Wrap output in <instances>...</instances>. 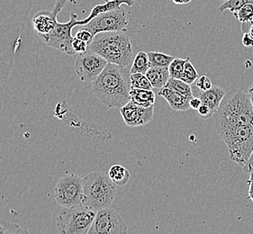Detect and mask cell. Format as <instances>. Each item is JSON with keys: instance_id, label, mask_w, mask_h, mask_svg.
Returning <instances> with one entry per match:
<instances>
[{"instance_id": "6da1fadb", "label": "cell", "mask_w": 253, "mask_h": 234, "mask_svg": "<svg viewBox=\"0 0 253 234\" xmlns=\"http://www.w3.org/2000/svg\"><path fill=\"white\" fill-rule=\"evenodd\" d=\"M213 118L219 136L234 129L253 125V105L248 93L242 89L226 92Z\"/></svg>"}, {"instance_id": "7a4b0ae2", "label": "cell", "mask_w": 253, "mask_h": 234, "mask_svg": "<svg viewBox=\"0 0 253 234\" xmlns=\"http://www.w3.org/2000/svg\"><path fill=\"white\" fill-rule=\"evenodd\" d=\"M126 69L108 62L92 82L94 95L107 107L121 108L131 100L130 76Z\"/></svg>"}, {"instance_id": "3957f363", "label": "cell", "mask_w": 253, "mask_h": 234, "mask_svg": "<svg viewBox=\"0 0 253 234\" xmlns=\"http://www.w3.org/2000/svg\"><path fill=\"white\" fill-rule=\"evenodd\" d=\"M88 48L107 62L127 68L132 60V45L124 32H105L94 36Z\"/></svg>"}, {"instance_id": "277c9868", "label": "cell", "mask_w": 253, "mask_h": 234, "mask_svg": "<svg viewBox=\"0 0 253 234\" xmlns=\"http://www.w3.org/2000/svg\"><path fill=\"white\" fill-rule=\"evenodd\" d=\"M84 205L95 211L111 207L117 195L116 184L102 172L94 171L82 178Z\"/></svg>"}, {"instance_id": "5b68a950", "label": "cell", "mask_w": 253, "mask_h": 234, "mask_svg": "<svg viewBox=\"0 0 253 234\" xmlns=\"http://www.w3.org/2000/svg\"><path fill=\"white\" fill-rule=\"evenodd\" d=\"M96 211L86 205L61 209L56 219L57 229L61 234H86L95 219Z\"/></svg>"}, {"instance_id": "8992f818", "label": "cell", "mask_w": 253, "mask_h": 234, "mask_svg": "<svg viewBox=\"0 0 253 234\" xmlns=\"http://www.w3.org/2000/svg\"><path fill=\"white\" fill-rule=\"evenodd\" d=\"M56 202L62 207L74 208L84 205V191L82 178L76 174H65L54 188Z\"/></svg>"}, {"instance_id": "52a82bcc", "label": "cell", "mask_w": 253, "mask_h": 234, "mask_svg": "<svg viewBox=\"0 0 253 234\" xmlns=\"http://www.w3.org/2000/svg\"><path fill=\"white\" fill-rule=\"evenodd\" d=\"M128 26L126 10L120 7L118 9L102 13L89 21L82 28L89 31L92 36L105 32H125Z\"/></svg>"}, {"instance_id": "ba28073f", "label": "cell", "mask_w": 253, "mask_h": 234, "mask_svg": "<svg viewBox=\"0 0 253 234\" xmlns=\"http://www.w3.org/2000/svg\"><path fill=\"white\" fill-rule=\"evenodd\" d=\"M88 234H126L127 225L117 210L107 207L96 211Z\"/></svg>"}, {"instance_id": "9c48e42d", "label": "cell", "mask_w": 253, "mask_h": 234, "mask_svg": "<svg viewBox=\"0 0 253 234\" xmlns=\"http://www.w3.org/2000/svg\"><path fill=\"white\" fill-rule=\"evenodd\" d=\"M81 26V20L78 19V15L75 13H71V18L68 22L61 23L57 22L54 30L47 37L44 42L51 48L72 55L75 52L72 49V41L74 37L71 35L72 29L75 26Z\"/></svg>"}, {"instance_id": "30bf717a", "label": "cell", "mask_w": 253, "mask_h": 234, "mask_svg": "<svg viewBox=\"0 0 253 234\" xmlns=\"http://www.w3.org/2000/svg\"><path fill=\"white\" fill-rule=\"evenodd\" d=\"M107 63L103 57L88 48L77 57L74 69L81 81L93 82L104 71Z\"/></svg>"}, {"instance_id": "8fae6325", "label": "cell", "mask_w": 253, "mask_h": 234, "mask_svg": "<svg viewBox=\"0 0 253 234\" xmlns=\"http://www.w3.org/2000/svg\"><path fill=\"white\" fill-rule=\"evenodd\" d=\"M67 1L68 0H57L52 10H42L34 16L32 20L33 28L36 36L43 42L54 30L58 22V15L66 5Z\"/></svg>"}, {"instance_id": "7c38bea8", "label": "cell", "mask_w": 253, "mask_h": 234, "mask_svg": "<svg viewBox=\"0 0 253 234\" xmlns=\"http://www.w3.org/2000/svg\"><path fill=\"white\" fill-rule=\"evenodd\" d=\"M120 114L124 119V122L128 126H142L152 122L154 117V106L150 107H141L130 100L120 108Z\"/></svg>"}, {"instance_id": "4fadbf2b", "label": "cell", "mask_w": 253, "mask_h": 234, "mask_svg": "<svg viewBox=\"0 0 253 234\" xmlns=\"http://www.w3.org/2000/svg\"><path fill=\"white\" fill-rule=\"evenodd\" d=\"M192 86V85H191ZM193 96L198 97L203 104L210 107L213 112H216L218 107L223 101V97L226 94V91L218 86H213L207 91H201L198 87L192 86Z\"/></svg>"}, {"instance_id": "5bb4252c", "label": "cell", "mask_w": 253, "mask_h": 234, "mask_svg": "<svg viewBox=\"0 0 253 234\" xmlns=\"http://www.w3.org/2000/svg\"><path fill=\"white\" fill-rule=\"evenodd\" d=\"M158 94L160 97H163L169 105V107L175 111L182 112L190 108L189 98L175 91L170 87H163L160 89Z\"/></svg>"}, {"instance_id": "9a60e30c", "label": "cell", "mask_w": 253, "mask_h": 234, "mask_svg": "<svg viewBox=\"0 0 253 234\" xmlns=\"http://www.w3.org/2000/svg\"><path fill=\"white\" fill-rule=\"evenodd\" d=\"M135 3V0H107L104 4L96 5L92 8L90 14L87 17L81 20V26H85L89 21L92 20L96 15L108 12V11L115 10L121 7L122 5H126L128 6H132Z\"/></svg>"}, {"instance_id": "2e32d148", "label": "cell", "mask_w": 253, "mask_h": 234, "mask_svg": "<svg viewBox=\"0 0 253 234\" xmlns=\"http://www.w3.org/2000/svg\"><path fill=\"white\" fill-rule=\"evenodd\" d=\"M147 78L152 83L153 88H162L166 86L168 80L169 79V68H160V67H151L146 73Z\"/></svg>"}, {"instance_id": "e0dca14e", "label": "cell", "mask_w": 253, "mask_h": 234, "mask_svg": "<svg viewBox=\"0 0 253 234\" xmlns=\"http://www.w3.org/2000/svg\"><path fill=\"white\" fill-rule=\"evenodd\" d=\"M131 101L138 106L143 107H150L155 104V94L152 89H142V88H131L130 90Z\"/></svg>"}, {"instance_id": "ac0fdd59", "label": "cell", "mask_w": 253, "mask_h": 234, "mask_svg": "<svg viewBox=\"0 0 253 234\" xmlns=\"http://www.w3.org/2000/svg\"><path fill=\"white\" fill-rule=\"evenodd\" d=\"M108 177L117 186H125L130 180V172L124 166L117 164L113 165L109 169Z\"/></svg>"}, {"instance_id": "d6986e66", "label": "cell", "mask_w": 253, "mask_h": 234, "mask_svg": "<svg viewBox=\"0 0 253 234\" xmlns=\"http://www.w3.org/2000/svg\"><path fill=\"white\" fill-rule=\"evenodd\" d=\"M151 68L148 53L145 51H139L132 62L130 73H142L145 74L147 71Z\"/></svg>"}, {"instance_id": "ffe728a7", "label": "cell", "mask_w": 253, "mask_h": 234, "mask_svg": "<svg viewBox=\"0 0 253 234\" xmlns=\"http://www.w3.org/2000/svg\"><path fill=\"white\" fill-rule=\"evenodd\" d=\"M148 57L151 67H160V68H169L170 62L174 60V57L159 51H149Z\"/></svg>"}, {"instance_id": "44dd1931", "label": "cell", "mask_w": 253, "mask_h": 234, "mask_svg": "<svg viewBox=\"0 0 253 234\" xmlns=\"http://www.w3.org/2000/svg\"><path fill=\"white\" fill-rule=\"evenodd\" d=\"M165 87L172 88L175 91L178 92L179 94H181L189 99L193 97L192 86L179 78H169Z\"/></svg>"}, {"instance_id": "7402d4cb", "label": "cell", "mask_w": 253, "mask_h": 234, "mask_svg": "<svg viewBox=\"0 0 253 234\" xmlns=\"http://www.w3.org/2000/svg\"><path fill=\"white\" fill-rule=\"evenodd\" d=\"M130 85L131 88L153 89L152 83L146 75L142 73H130Z\"/></svg>"}, {"instance_id": "603a6c76", "label": "cell", "mask_w": 253, "mask_h": 234, "mask_svg": "<svg viewBox=\"0 0 253 234\" xmlns=\"http://www.w3.org/2000/svg\"><path fill=\"white\" fill-rule=\"evenodd\" d=\"M28 234V231L24 229L20 224L12 223L0 218V234Z\"/></svg>"}, {"instance_id": "cb8c5ba5", "label": "cell", "mask_w": 253, "mask_h": 234, "mask_svg": "<svg viewBox=\"0 0 253 234\" xmlns=\"http://www.w3.org/2000/svg\"><path fill=\"white\" fill-rule=\"evenodd\" d=\"M198 72H197L196 68L194 67L190 59L187 58V61L185 63V68H184V72H183L182 77H181V80L186 82L189 85H193L195 81L198 78Z\"/></svg>"}, {"instance_id": "d4e9b609", "label": "cell", "mask_w": 253, "mask_h": 234, "mask_svg": "<svg viewBox=\"0 0 253 234\" xmlns=\"http://www.w3.org/2000/svg\"><path fill=\"white\" fill-rule=\"evenodd\" d=\"M253 0H226L219 6V11L223 13V11L229 10L231 13L238 12L243 5L253 3Z\"/></svg>"}, {"instance_id": "484cf974", "label": "cell", "mask_w": 253, "mask_h": 234, "mask_svg": "<svg viewBox=\"0 0 253 234\" xmlns=\"http://www.w3.org/2000/svg\"><path fill=\"white\" fill-rule=\"evenodd\" d=\"M187 59L174 58V60L170 62L169 66V72L170 78H179V79L181 78Z\"/></svg>"}, {"instance_id": "4316f807", "label": "cell", "mask_w": 253, "mask_h": 234, "mask_svg": "<svg viewBox=\"0 0 253 234\" xmlns=\"http://www.w3.org/2000/svg\"><path fill=\"white\" fill-rule=\"evenodd\" d=\"M233 15L241 23L252 22L253 18V2L243 5L238 12L234 13Z\"/></svg>"}, {"instance_id": "83f0119b", "label": "cell", "mask_w": 253, "mask_h": 234, "mask_svg": "<svg viewBox=\"0 0 253 234\" xmlns=\"http://www.w3.org/2000/svg\"><path fill=\"white\" fill-rule=\"evenodd\" d=\"M194 86L201 91H207L213 87V84L208 77L201 76L198 77V79L194 83Z\"/></svg>"}, {"instance_id": "f1b7e54d", "label": "cell", "mask_w": 253, "mask_h": 234, "mask_svg": "<svg viewBox=\"0 0 253 234\" xmlns=\"http://www.w3.org/2000/svg\"><path fill=\"white\" fill-rule=\"evenodd\" d=\"M72 49L75 53H83L88 49V44L86 41H82L81 39L74 37V40L72 41Z\"/></svg>"}, {"instance_id": "f546056e", "label": "cell", "mask_w": 253, "mask_h": 234, "mask_svg": "<svg viewBox=\"0 0 253 234\" xmlns=\"http://www.w3.org/2000/svg\"><path fill=\"white\" fill-rule=\"evenodd\" d=\"M196 113L198 117H202L203 119H208L210 117H213V115H214L213 110L203 103L202 105L196 110Z\"/></svg>"}, {"instance_id": "4dcf8cb0", "label": "cell", "mask_w": 253, "mask_h": 234, "mask_svg": "<svg viewBox=\"0 0 253 234\" xmlns=\"http://www.w3.org/2000/svg\"><path fill=\"white\" fill-rule=\"evenodd\" d=\"M75 37L81 39L82 41H86L88 45L91 43L94 39V36H92L91 33L84 28H81V30L78 31Z\"/></svg>"}, {"instance_id": "1f68e13d", "label": "cell", "mask_w": 253, "mask_h": 234, "mask_svg": "<svg viewBox=\"0 0 253 234\" xmlns=\"http://www.w3.org/2000/svg\"><path fill=\"white\" fill-rule=\"evenodd\" d=\"M201 105H202V101H201V99L198 97L193 96V97L189 99V106H190V108H192L194 110H197L198 107H200Z\"/></svg>"}, {"instance_id": "d6a6232c", "label": "cell", "mask_w": 253, "mask_h": 234, "mask_svg": "<svg viewBox=\"0 0 253 234\" xmlns=\"http://www.w3.org/2000/svg\"><path fill=\"white\" fill-rule=\"evenodd\" d=\"M243 44L247 48H252L253 46V38L249 33L243 34Z\"/></svg>"}, {"instance_id": "836d02e7", "label": "cell", "mask_w": 253, "mask_h": 234, "mask_svg": "<svg viewBox=\"0 0 253 234\" xmlns=\"http://www.w3.org/2000/svg\"><path fill=\"white\" fill-rule=\"evenodd\" d=\"M247 182L249 184L248 199L252 200L253 203V171L250 173V178Z\"/></svg>"}, {"instance_id": "e575fe53", "label": "cell", "mask_w": 253, "mask_h": 234, "mask_svg": "<svg viewBox=\"0 0 253 234\" xmlns=\"http://www.w3.org/2000/svg\"><path fill=\"white\" fill-rule=\"evenodd\" d=\"M243 171H244L245 173L249 174L251 173L252 171H253V151L252 154H251V156H250V158H249L248 162H247L246 167L243 169Z\"/></svg>"}, {"instance_id": "d590c367", "label": "cell", "mask_w": 253, "mask_h": 234, "mask_svg": "<svg viewBox=\"0 0 253 234\" xmlns=\"http://www.w3.org/2000/svg\"><path fill=\"white\" fill-rule=\"evenodd\" d=\"M173 3L176 5H187L190 3L192 0H172Z\"/></svg>"}, {"instance_id": "8d00e7d4", "label": "cell", "mask_w": 253, "mask_h": 234, "mask_svg": "<svg viewBox=\"0 0 253 234\" xmlns=\"http://www.w3.org/2000/svg\"><path fill=\"white\" fill-rule=\"evenodd\" d=\"M248 94L249 96H250V98H251V102H252V105H253V84L251 87H249Z\"/></svg>"}, {"instance_id": "74e56055", "label": "cell", "mask_w": 253, "mask_h": 234, "mask_svg": "<svg viewBox=\"0 0 253 234\" xmlns=\"http://www.w3.org/2000/svg\"><path fill=\"white\" fill-rule=\"evenodd\" d=\"M249 34L252 36V37L253 38V24L251 26V28H250V31H249Z\"/></svg>"}, {"instance_id": "f35d334b", "label": "cell", "mask_w": 253, "mask_h": 234, "mask_svg": "<svg viewBox=\"0 0 253 234\" xmlns=\"http://www.w3.org/2000/svg\"><path fill=\"white\" fill-rule=\"evenodd\" d=\"M220 1H223V2H224V1H226V0H220Z\"/></svg>"}, {"instance_id": "ab89813d", "label": "cell", "mask_w": 253, "mask_h": 234, "mask_svg": "<svg viewBox=\"0 0 253 234\" xmlns=\"http://www.w3.org/2000/svg\"><path fill=\"white\" fill-rule=\"evenodd\" d=\"M252 23H253V20H252Z\"/></svg>"}, {"instance_id": "60d3db41", "label": "cell", "mask_w": 253, "mask_h": 234, "mask_svg": "<svg viewBox=\"0 0 253 234\" xmlns=\"http://www.w3.org/2000/svg\"><path fill=\"white\" fill-rule=\"evenodd\" d=\"M104 1H107V0H104Z\"/></svg>"}]
</instances>
